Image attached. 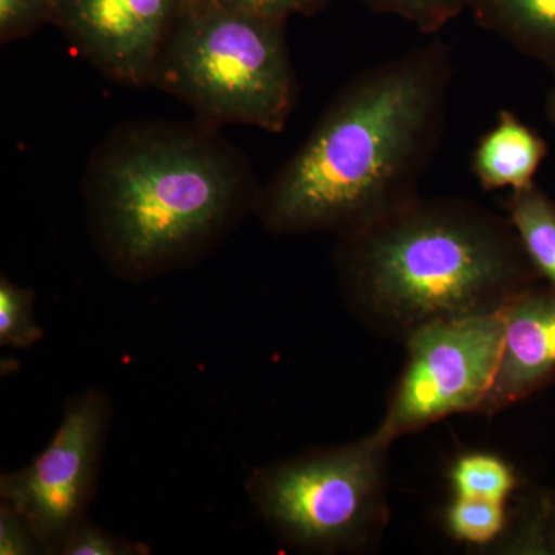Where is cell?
<instances>
[{
    "label": "cell",
    "instance_id": "1",
    "mask_svg": "<svg viewBox=\"0 0 555 555\" xmlns=\"http://www.w3.org/2000/svg\"><path fill=\"white\" fill-rule=\"evenodd\" d=\"M452 80V49L441 39L358 73L261 185L262 228L339 238L422 195L447 131Z\"/></svg>",
    "mask_w": 555,
    "mask_h": 555
},
{
    "label": "cell",
    "instance_id": "2",
    "mask_svg": "<svg viewBox=\"0 0 555 555\" xmlns=\"http://www.w3.org/2000/svg\"><path fill=\"white\" fill-rule=\"evenodd\" d=\"M259 192L247 156L201 119L120 124L82 178L91 246L130 283L203 261L255 214Z\"/></svg>",
    "mask_w": 555,
    "mask_h": 555
},
{
    "label": "cell",
    "instance_id": "3",
    "mask_svg": "<svg viewBox=\"0 0 555 555\" xmlns=\"http://www.w3.org/2000/svg\"><path fill=\"white\" fill-rule=\"evenodd\" d=\"M345 305L406 343L441 321L500 315L540 275L509 218L456 196H416L334 250Z\"/></svg>",
    "mask_w": 555,
    "mask_h": 555
},
{
    "label": "cell",
    "instance_id": "4",
    "mask_svg": "<svg viewBox=\"0 0 555 555\" xmlns=\"http://www.w3.org/2000/svg\"><path fill=\"white\" fill-rule=\"evenodd\" d=\"M150 87L173 94L196 119L281 133L298 102L286 22L188 0L160 51Z\"/></svg>",
    "mask_w": 555,
    "mask_h": 555
},
{
    "label": "cell",
    "instance_id": "5",
    "mask_svg": "<svg viewBox=\"0 0 555 555\" xmlns=\"http://www.w3.org/2000/svg\"><path fill=\"white\" fill-rule=\"evenodd\" d=\"M390 443L377 433L259 467L247 481L251 505L286 545L313 554L367 550L389 520Z\"/></svg>",
    "mask_w": 555,
    "mask_h": 555
},
{
    "label": "cell",
    "instance_id": "6",
    "mask_svg": "<svg viewBox=\"0 0 555 555\" xmlns=\"http://www.w3.org/2000/svg\"><path fill=\"white\" fill-rule=\"evenodd\" d=\"M503 315L441 321L415 332L406 366L375 433L390 444L449 415L474 412L494 382Z\"/></svg>",
    "mask_w": 555,
    "mask_h": 555
},
{
    "label": "cell",
    "instance_id": "7",
    "mask_svg": "<svg viewBox=\"0 0 555 555\" xmlns=\"http://www.w3.org/2000/svg\"><path fill=\"white\" fill-rule=\"evenodd\" d=\"M112 416L101 390L76 393L65 403L49 447L30 465L0 477V503L25 518L46 554H56L65 535L87 518Z\"/></svg>",
    "mask_w": 555,
    "mask_h": 555
},
{
    "label": "cell",
    "instance_id": "8",
    "mask_svg": "<svg viewBox=\"0 0 555 555\" xmlns=\"http://www.w3.org/2000/svg\"><path fill=\"white\" fill-rule=\"evenodd\" d=\"M188 0H62L54 24L105 78L150 87Z\"/></svg>",
    "mask_w": 555,
    "mask_h": 555
},
{
    "label": "cell",
    "instance_id": "9",
    "mask_svg": "<svg viewBox=\"0 0 555 555\" xmlns=\"http://www.w3.org/2000/svg\"><path fill=\"white\" fill-rule=\"evenodd\" d=\"M502 315V352L481 414L513 406L555 377V287L525 288Z\"/></svg>",
    "mask_w": 555,
    "mask_h": 555
},
{
    "label": "cell",
    "instance_id": "10",
    "mask_svg": "<svg viewBox=\"0 0 555 555\" xmlns=\"http://www.w3.org/2000/svg\"><path fill=\"white\" fill-rule=\"evenodd\" d=\"M546 155L545 139L516 113L502 109L495 126L478 141L470 169L488 192L502 189L513 192L534 182Z\"/></svg>",
    "mask_w": 555,
    "mask_h": 555
},
{
    "label": "cell",
    "instance_id": "11",
    "mask_svg": "<svg viewBox=\"0 0 555 555\" xmlns=\"http://www.w3.org/2000/svg\"><path fill=\"white\" fill-rule=\"evenodd\" d=\"M474 21L555 78V0H473Z\"/></svg>",
    "mask_w": 555,
    "mask_h": 555
},
{
    "label": "cell",
    "instance_id": "12",
    "mask_svg": "<svg viewBox=\"0 0 555 555\" xmlns=\"http://www.w3.org/2000/svg\"><path fill=\"white\" fill-rule=\"evenodd\" d=\"M506 217L516 229L526 255L540 278L555 287V203L535 182L513 190L506 199Z\"/></svg>",
    "mask_w": 555,
    "mask_h": 555
},
{
    "label": "cell",
    "instance_id": "13",
    "mask_svg": "<svg viewBox=\"0 0 555 555\" xmlns=\"http://www.w3.org/2000/svg\"><path fill=\"white\" fill-rule=\"evenodd\" d=\"M451 485L455 496L505 503L516 488V474L499 456L473 452L456 460Z\"/></svg>",
    "mask_w": 555,
    "mask_h": 555
},
{
    "label": "cell",
    "instance_id": "14",
    "mask_svg": "<svg viewBox=\"0 0 555 555\" xmlns=\"http://www.w3.org/2000/svg\"><path fill=\"white\" fill-rule=\"evenodd\" d=\"M35 302L33 288L20 286L9 276L0 278V346L25 350L42 341Z\"/></svg>",
    "mask_w": 555,
    "mask_h": 555
},
{
    "label": "cell",
    "instance_id": "15",
    "mask_svg": "<svg viewBox=\"0 0 555 555\" xmlns=\"http://www.w3.org/2000/svg\"><path fill=\"white\" fill-rule=\"evenodd\" d=\"M505 503L454 496L448 507L447 526L451 535L470 545L485 546L505 531Z\"/></svg>",
    "mask_w": 555,
    "mask_h": 555
},
{
    "label": "cell",
    "instance_id": "16",
    "mask_svg": "<svg viewBox=\"0 0 555 555\" xmlns=\"http://www.w3.org/2000/svg\"><path fill=\"white\" fill-rule=\"evenodd\" d=\"M366 9L377 14H389L409 22L423 35H437L469 11L473 0H360Z\"/></svg>",
    "mask_w": 555,
    "mask_h": 555
},
{
    "label": "cell",
    "instance_id": "17",
    "mask_svg": "<svg viewBox=\"0 0 555 555\" xmlns=\"http://www.w3.org/2000/svg\"><path fill=\"white\" fill-rule=\"evenodd\" d=\"M62 0H0V42L28 38L54 24Z\"/></svg>",
    "mask_w": 555,
    "mask_h": 555
},
{
    "label": "cell",
    "instance_id": "18",
    "mask_svg": "<svg viewBox=\"0 0 555 555\" xmlns=\"http://www.w3.org/2000/svg\"><path fill=\"white\" fill-rule=\"evenodd\" d=\"M149 547L129 542L124 537L112 534L100 526L83 518L62 540L57 547L60 555H142Z\"/></svg>",
    "mask_w": 555,
    "mask_h": 555
},
{
    "label": "cell",
    "instance_id": "19",
    "mask_svg": "<svg viewBox=\"0 0 555 555\" xmlns=\"http://www.w3.org/2000/svg\"><path fill=\"white\" fill-rule=\"evenodd\" d=\"M0 554L35 555L46 554L42 543L13 507L0 503Z\"/></svg>",
    "mask_w": 555,
    "mask_h": 555
},
{
    "label": "cell",
    "instance_id": "20",
    "mask_svg": "<svg viewBox=\"0 0 555 555\" xmlns=\"http://www.w3.org/2000/svg\"><path fill=\"white\" fill-rule=\"evenodd\" d=\"M230 9L247 11L269 20L287 22L295 14L310 16L327 5L328 0H215Z\"/></svg>",
    "mask_w": 555,
    "mask_h": 555
},
{
    "label": "cell",
    "instance_id": "21",
    "mask_svg": "<svg viewBox=\"0 0 555 555\" xmlns=\"http://www.w3.org/2000/svg\"><path fill=\"white\" fill-rule=\"evenodd\" d=\"M546 115L547 119H550L551 126L555 130V78L553 87L550 89V93H547L546 98Z\"/></svg>",
    "mask_w": 555,
    "mask_h": 555
}]
</instances>
